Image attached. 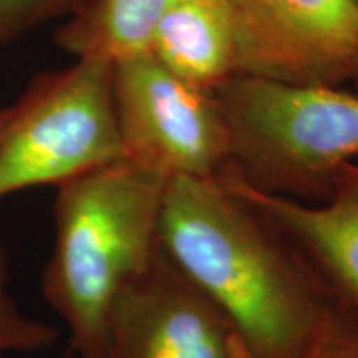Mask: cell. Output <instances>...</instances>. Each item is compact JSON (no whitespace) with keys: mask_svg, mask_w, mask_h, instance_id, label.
Returning a JSON list of instances; mask_svg holds the SVG:
<instances>
[{"mask_svg":"<svg viewBox=\"0 0 358 358\" xmlns=\"http://www.w3.org/2000/svg\"><path fill=\"white\" fill-rule=\"evenodd\" d=\"M58 337L55 327L25 312L12 294L7 254L0 245V358L45 352Z\"/></svg>","mask_w":358,"mask_h":358,"instance_id":"11","label":"cell"},{"mask_svg":"<svg viewBox=\"0 0 358 358\" xmlns=\"http://www.w3.org/2000/svg\"><path fill=\"white\" fill-rule=\"evenodd\" d=\"M178 0H88L57 32L75 57L115 62L150 52L159 20Z\"/></svg>","mask_w":358,"mask_h":358,"instance_id":"10","label":"cell"},{"mask_svg":"<svg viewBox=\"0 0 358 358\" xmlns=\"http://www.w3.org/2000/svg\"><path fill=\"white\" fill-rule=\"evenodd\" d=\"M105 358H250L229 317L158 249L113 303Z\"/></svg>","mask_w":358,"mask_h":358,"instance_id":"6","label":"cell"},{"mask_svg":"<svg viewBox=\"0 0 358 358\" xmlns=\"http://www.w3.org/2000/svg\"><path fill=\"white\" fill-rule=\"evenodd\" d=\"M302 358H358V307L340 297L319 338Z\"/></svg>","mask_w":358,"mask_h":358,"instance_id":"13","label":"cell"},{"mask_svg":"<svg viewBox=\"0 0 358 358\" xmlns=\"http://www.w3.org/2000/svg\"><path fill=\"white\" fill-rule=\"evenodd\" d=\"M7 115H8V108H2V110H0V129H2L3 123H6Z\"/></svg>","mask_w":358,"mask_h":358,"instance_id":"14","label":"cell"},{"mask_svg":"<svg viewBox=\"0 0 358 358\" xmlns=\"http://www.w3.org/2000/svg\"><path fill=\"white\" fill-rule=\"evenodd\" d=\"M353 3H355V7L358 8V0H353ZM353 80H357V82H358V69H357V73H355V78H353Z\"/></svg>","mask_w":358,"mask_h":358,"instance_id":"15","label":"cell"},{"mask_svg":"<svg viewBox=\"0 0 358 358\" xmlns=\"http://www.w3.org/2000/svg\"><path fill=\"white\" fill-rule=\"evenodd\" d=\"M123 158L159 176L216 178L231 163V133L216 93L192 87L151 52L113 62Z\"/></svg>","mask_w":358,"mask_h":358,"instance_id":"5","label":"cell"},{"mask_svg":"<svg viewBox=\"0 0 358 358\" xmlns=\"http://www.w3.org/2000/svg\"><path fill=\"white\" fill-rule=\"evenodd\" d=\"M219 179L287 232L338 297L358 307V161L337 169L322 203L257 189L234 166Z\"/></svg>","mask_w":358,"mask_h":358,"instance_id":"8","label":"cell"},{"mask_svg":"<svg viewBox=\"0 0 358 358\" xmlns=\"http://www.w3.org/2000/svg\"><path fill=\"white\" fill-rule=\"evenodd\" d=\"M216 96L231 133L229 164L257 189L322 203L337 169L358 159L357 93L241 75Z\"/></svg>","mask_w":358,"mask_h":358,"instance_id":"3","label":"cell"},{"mask_svg":"<svg viewBox=\"0 0 358 358\" xmlns=\"http://www.w3.org/2000/svg\"><path fill=\"white\" fill-rule=\"evenodd\" d=\"M229 3L241 37V75L334 87L355 78L358 8L353 0Z\"/></svg>","mask_w":358,"mask_h":358,"instance_id":"7","label":"cell"},{"mask_svg":"<svg viewBox=\"0 0 358 358\" xmlns=\"http://www.w3.org/2000/svg\"><path fill=\"white\" fill-rule=\"evenodd\" d=\"M123 158L113 101V62L78 57L35 80L0 129V199L60 186Z\"/></svg>","mask_w":358,"mask_h":358,"instance_id":"4","label":"cell"},{"mask_svg":"<svg viewBox=\"0 0 358 358\" xmlns=\"http://www.w3.org/2000/svg\"><path fill=\"white\" fill-rule=\"evenodd\" d=\"M168 181L118 159L57 186L42 292L80 358H105L115 301L158 252Z\"/></svg>","mask_w":358,"mask_h":358,"instance_id":"2","label":"cell"},{"mask_svg":"<svg viewBox=\"0 0 358 358\" xmlns=\"http://www.w3.org/2000/svg\"><path fill=\"white\" fill-rule=\"evenodd\" d=\"M150 52L208 93L241 77V37L229 0H178L156 27Z\"/></svg>","mask_w":358,"mask_h":358,"instance_id":"9","label":"cell"},{"mask_svg":"<svg viewBox=\"0 0 358 358\" xmlns=\"http://www.w3.org/2000/svg\"><path fill=\"white\" fill-rule=\"evenodd\" d=\"M88 0H0V47L43 22L78 12Z\"/></svg>","mask_w":358,"mask_h":358,"instance_id":"12","label":"cell"},{"mask_svg":"<svg viewBox=\"0 0 358 358\" xmlns=\"http://www.w3.org/2000/svg\"><path fill=\"white\" fill-rule=\"evenodd\" d=\"M159 245L239 332L250 358H302L340 297L274 221L216 178H171Z\"/></svg>","mask_w":358,"mask_h":358,"instance_id":"1","label":"cell"}]
</instances>
